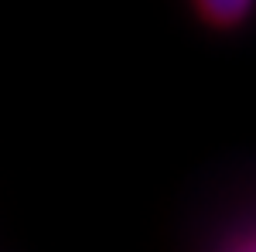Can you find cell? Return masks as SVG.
Segmentation results:
<instances>
[{"label": "cell", "mask_w": 256, "mask_h": 252, "mask_svg": "<svg viewBox=\"0 0 256 252\" xmlns=\"http://www.w3.org/2000/svg\"><path fill=\"white\" fill-rule=\"evenodd\" d=\"M202 14L216 24H232L250 10V0H198Z\"/></svg>", "instance_id": "cell-1"}]
</instances>
